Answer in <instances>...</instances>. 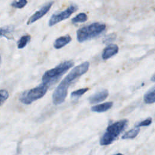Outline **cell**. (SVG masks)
Masks as SVG:
<instances>
[{
	"label": "cell",
	"instance_id": "6da1fadb",
	"mask_svg": "<svg viewBox=\"0 0 155 155\" xmlns=\"http://www.w3.org/2000/svg\"><path fill=\"white\" fill-rule=\"evenodd\" d=\"M90 63L87 61L84 62L73 68L71 71L61 82L54 90L52 99L53 102L56 104H61L64 102L68 93L69 87L73 84L79 77L85 74L88 70Z\"/></svg>",
	"mask_w": 155,
	"mask_h": 155
},
{
	"label": "cell",
	"instance_id": "9c48e42d",
	"mask_svg": "<svg viewBox=\"0 0 155 155\" xmlns=\"http://www.w3.org/2000/svg\"><path fill=\"white\" fill-rule=\"evenodd\" d=\"M119 47L117 45L111 44L107 46L103 50L102 58L104 60H107L117 53Z\"/></svg>",
	"mask_w": 155,
	"mask_h": 155
},
{
	"label": "cell",
	"instance_id": "ffe728a7",
	"mask_svg": "<svg viewBox=\"0 0 155 155\" xmlns=\"http://www.w3.org/2000/svg\"><path fill=\"white\" fill-rule=\"evenodd\" d=\"M152 122V119L151 117H148L141 122H140L138 124H137V127H147L150 125Z\"/></svg>",
	"mask_w": 155,
	"mask_h": 155
},
{
	"label": "cell",
	"instance_id": "7402d4cb",
	"mask_svg": "<svg viewBox=\"0 0 155 155\" xmlns=\"http://www.w3.org/2000/svg\"><path fill=\"white\" fill-rule=\"evenodd\" d=\"M151 81H155V76H154L151 78Z\"/></svg>",
	"mask_w": 155,
	"mask_h": 155
},
{
	"label": "cell",
	"instance_id": "d6986e66",
	"mask_svg": "<svg viewBox=\"0 0 155 155\" xmlns=\"http://www.w3.org/2000/svg\"><path fill=\"white\" fill-rule=\"evenodd\" d=\"M8 96V92L6 90H0V106L5 102Z\"/></svg>",
	"mask_w": 155,
	"mask_h": 155
},
{
	"label": "cell",
	"instance_id": "5b68a950",
	"mask_svg": "<svg viewBox=\"0 0 155 155\" xmlns=\"http://www.w3.org/2000/svg\"><path fill=\"white\" fill-rule=\"evenodd\" d=\"M48 87L42 82L38 86L28 90H25L19 96V101L24 104H30L42 97L48 89Z\"/></svg>",
	"mask_w": 155,
	"mask_h": 155
},
{
	"label": "cell",
	"instance_id": "7c38bea8",
	"mask_svg": "<svg viewBox=\"0 0 155 155\" xmlns=\"http://www.w3.org/2000/svg\"><path fill=\"white\" fill-rule=\"evenodd\" d=\"M13 30L14 27L13 25H6L0 27V38L5 37L8 39H12Z\"/></svg>",
	"mask_w": 155,
	"mask_h": 155
},
{
	"label": "cell",
	"instance_id": "30bf717a",
	"mask_svg": "<svg viewBox=\"0 0 155 155\" xmlns=\"http://www.w3.org/2000/svg\"><path fill=\"white\" fill-rule=\"evenodd\" d=\"M71 37L68 35L62 36L59 37L54 41L53 46L56 49H60L65 46L66 45H67L69 42L71 41Z\"/></svg>",
	"mask_w": 155,
	"mask_h": 155
},
{
	"label": "cell",
	"instance_id": "7a4b0ae2",
	"mask_svg": "<svg viewBox=\"0 0 155 155\" xmlns=\"http://www.w3.org/2000/svg\"><path fill=\"white\" fill-rule=\"evenodd\" d=\"M73 65L74 62L72 61H66L45 71L42 78V83L47 85L48 87L54 85L68 70L73 66Z\"/></svg>",
	"mask_w": 155,
	"mask_h": 155
},
{
	"label": "cell",
	"instance_id": "ac0fdd59",
	"mask_svg": "<svg viewBox=\"0 0 155 155\" xmlns=\"http://www.w3.org/2000/svg\"><path fill=\"white\" fill-rule=\"evenodd\" d=\"M88 90V88H83L81 89H78V90L74 91L71 93V97H79L82 96L85 93H86Z\"/></svg>",
	"mask_w": 155,
	"mask_h": 155
},
{
	"label": "cell",
	"instance_id": "9a60e30c",
	"mask_svg": "<svg viewBox=\"0 0 155 155\" xmlns=\"http://www.w3.org/2000/svg\"><path fill=\"white\" fill-rule=\"evenodd\" d=\"M31 40V36L29 35H25L20 38L18 41V48L21 49L24 48Z\"/></svg>",
	"mask_w": 155,
	"mask_h": 155
},
{
	"label": "cell",
	"instance_id": "5bb4252c",
	"mask_svg": "<svg viewBox=\"0 0 155 155\" xmlns=\"http://www.w3.org/2000/svg\"><path fill=\"white\" fill-rule=\"evenodd\" d=\"M146 104H153L155 102V87L147 91L143 96Z\"/></svg>",
	"mask_w": 155,
	"mask_h": 155
},
{
	"label": "cell",
	"instance_id": "cb8c5ba5",
	"mask_svg": "<svg viewBox=\"0 0 155 155\" xmlns=\"http://www.w3.org/2000/svg\"><path fill=\"white\" fill-rule=\"evenodd\" d=\"M1 57L0 56V64H1Z\"/></svg>",
	"mask_w": 155,
	"mask_h": 155
},
{
	"label": "cell",
	"instance_id": "277c9868",
	"mask_svg": "<svg viewBox=\"0 0 155 155\" xmlns=\"http://www.w3.org/2000/svg\"><path fill=\"white\" fill-rule=\"evenodd\" d=\"M128 122L127 119H124L110 125L101 137L100 144L101 145H108L112 143L124 130Z\"/></svg>",
	"mask_w": 155,
	"mask_h": 155
},
{
	"label": "cell",
	"instance_id": "8fae6325",
	"mask_svg": "<svg viewBox=\"0 0 155 155\" xmlns=\"http://www.w3.org/2000/svg\"><path fill=\"white\" fill-rule=\"evenodd\" d=\"M113 103L112 102H107L101 104H97L91 107V110L92 111L97 113L105 112L111 108V107L113 106Z\"/></svg>",
	"mask_w": 155,
	"mask_h": 155
},
{
	"label": "cell",
	"instance_id": "e0dca14e",
	"mask_svg": "<svg viewBox=\"0 0 155 155\" xmlns=\"http://www.w3.org/2000/svg\"><path fill=\"white\" fill-rule=\"evenodd\" d=\"M27 4V0H19V1H13L11 3V5L13 7L17 8H22L24 7Z\"/></svg>",
	"mask_w": 155,
	"mask_h": 155
},
{
	"label": "cell",
	"instance_id": "3957f363",
	"mask_svg": "<svg viewBox=\"0 0 155 155\" xmlns=\"http://www.w3.org/2000/svg\"><path fill=\"white\" fill-rule=\"evenodd\" d=\"M106 28V25L101 22H94L79 28L76 31L77 39L79 42L92 39L99 36Z\"/></svg>",
	"mask_w": 155,
	"mask_h": 155
},
{
	"label": "cell",
	"instance_id": "8992f818",
	"mask_svg": "<svg viewBox=\"0 0 155 155\" xmlns=\"http://www.w3.org/2000/svg\"><path fill=\"white\" fill-rule=\"evenodd\" d=\"M78 7L76 4H72L67 7L65 10L54 13L49 19L48 25L50 27L53 26L58 23L68 18L73 13L77 11Z\"/></svg>",
	"mask_w": 155,
	"mask_h": 155
},
{
	"label": "cell",
	"instance_id": "44dd1931",
	"mask_svg": "<svg viewBox=\"0 0 155 155\" xmlns=\"http://www.w3.org/2000/svg\"><path fill=\"white\" fill-rule=\"evenodd\" d=\"M116 36L115 34H110V35H109L108 36H107L105 38V39H104V41L105 42H109L113 41L114 40Z\"/></svg>",
	"mask_w": 155,
	"mask_h": 155
},
{
	"label": "cell",
	"instance_id": "2e32d148",
	"mask_svg": "<svg viewBox=\"0 0 155 155\" xmlns=\"http://www.w3.org/2000/svg\"><path fill=\"white\" fill-rule=\"evenodd\" d=\"M88 19V16L85 13H80L71 19L72 24L84 22Z\"/></svg>",
	"mask_w": 155,
	"mask_h": 155
},
{
	"label": "cell",
	"instance_id": "603a6c76",
	"mask_svg": "<svg viewBox=\"0 0 155 155\" xmlns=\"http://www.w3.org/2000/svg\"><path fill=\"white\" fill-rule=\"evenodd\" d=\"M114 155H124V154H122V153H117V154H114Z\"/></svg>",
	"mask_w": 155,
	"mask_h": 155
},
{
	"label": "cell",
	"instance_id": "52a82bcc",
	"mask_svg": "<svg viewBox=\"0 0 155 155\" xmlns=\"http://www.w3.org/2000/svg\"><path fill=\"white\" fill-rule=\"evenodd\" d=\"M54 4V1H50L47 3H46L44 5H43L39 10L36 11L33 15H31L28 20L27 22V25H30L36 21L39 20L40 18L43 17L46 13H48V12L50 10V8Z\"/></svg>",
	"mask_w": 155,
	"mask_h": 155
},
{
	"label": "cell",
	"instance_id": "ba28073f",
	"mask_svg": "<svg viewBox=\"0 0 155 155\" xmlns=\"http://www.w3.org/2000/svg\"><path fill=\"white\" fill-rule=\"evenodd\" d=\"M108 96V91L107 90H103L97 91L89 97L88 101L90 104H94L104 101Z\"/></svg>",
	"mask_w": 155,
	"mask_h": 155
},
{
	"label": "cell",
	"instance_id": "4fadbf2b",
	"mask_svg": "<svg viewBox=\"0 0 155 155\" xmlns=\"http://www.w3.org/2000/svg\"><path fill=\"white\" fill-rule=\"evenodd\" d=\"M140 131V129L139 127H136L134 128L129 131H128L127 132H126L122 136V139H133L134 138H135L139 134Z\"/></svg>",
	"mask_w": 155,
	"mask_h": 155
}]
</instances>
